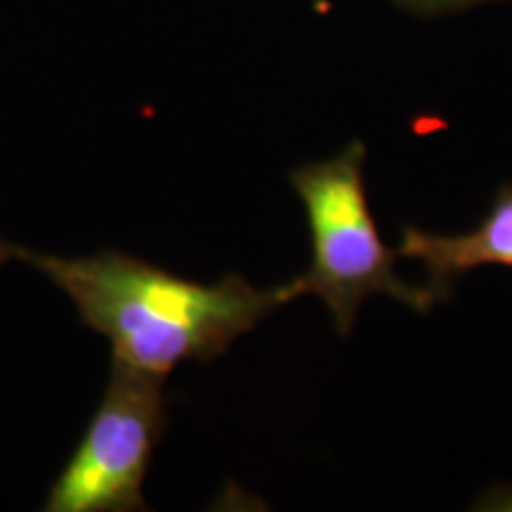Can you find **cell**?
I'll return each mask as SVG.
<instances>
[{
	"instance_id": "obj_4",
	"label": "cell",
	"mask_w": 512,
	"mask_h": 512,
	"mask_svg": "<svg viewBox=\"0 0 512 512\" xmlns=\"http://www.w3.org/2000/svg\"><path fill=\"white\" fill-rule=\"evenodd\" d=\"M396 252L425 264L430 285L441 299L451 294L453 280L463 278L475 268H512V183H503L498 188L491 209L482 216L477 228L444 235L406 226Z\"/></svg>"
},
{
	"instance_id": "obj_2",
	"label": "cell",
	"mask_w": 512,
	"mask_h": 512,
	"mask_svg": "<svg viewBox=\"0 0 512 512\" xmlns=\"http://www.w3.org/2000/svg\"><path fill=\"white\" fill-rule=\"evenodd\" d=\"M363 166L366 145L356 140L337 157L299 166L290 174L309 221L311 264L283 285L285 299L318 297L335 318L339 335H349L358 309L373 294H387L418 313H430L441 302L432 285H411L396 275L399 252L380 238Z\"/></svg>"
},
{
	"instance_id": "obj_1",
	"label": "cell",
	"mask_w": 512,
	"mask_h": 512,
	"mask_svg": "<svg viewBox=\"0 0 512 512\" xmlns=\"http://www.w3.org/2000/svg\"><path fill=\"white\" fill-rule=\"evenodd\" d=\"M0 261H24L72 299L86 328L107 337L112 361L169 377L178 363H211L287 304L283 285L238 273L204 285L117 249L67 259L0 240Z\"/></svg>"
},
{
	"instance_id": "obj_3",
	"label": "cell",
	"mask_w": 512,
	"mask_h": 512,
	"mask_svg": "<svg viewBox=\"0 0 512 512\" xmlns=\"http://www.w3.org/2000/svg\"><path fill=\"white\" fill-rule=\"evenodd\" d=\"M164 380L112 361L86 432L50 486L46 512H143V486L166 432Z\"/></svg>"
},
{
	"instance_id": "obj_5",
	"label": "cell",
	"mask_w": 512,
	"mask_h": 512,
	"mask_svg": "<svg viewBox=\"0 0 512 512\" xmlns=\"http://www.w3.org/2000/svg\"><path fill=\"white\" fill-rule=\"evenodd\" d=\"M403 8L415 10V12H446V10H463L470 5L486 3V0H396Z\"/></svg>"
}]
</instances>
